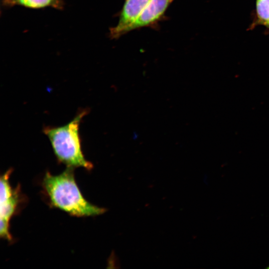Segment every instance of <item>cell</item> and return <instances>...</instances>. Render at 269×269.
Wrapping results in <instances>:
<instances>
[{"mask_svg":"<svg viewBox=\"0 0 269 269\" xmlns=\"http://www.w3.org/2000/svg\"><path fill=\"white\" fill-rule=\"evenodd\" d=\"M87 110L79 112L68 124L60 127H45L43 133L48 137L54 154L60 163L67 167H83L90 170L93 164L87 160L82 150L79 125Z\"/></svg>","mask_w":269,"mask_h":269,"instance_id":"obj_2","label":"cell"},{"mask_svg":"<svg viewBox=\"0 0 269 269\" xmlns=\"http://www.w3.org/2000/svg\"><path fill=\"white\" fill-rule=\"evenodd\" d=\"M74 168L67 167L61 174L52 175L47 171L42 185L49 205L76 217L95 216L107 209L92 204L82 195L75 179Z\"/></svg>","mask_w":269,"mask_h":269,"instance_id":"obj_1","label":"cell"},{"mask_svg":"<svg viewBox=\"0 0 269 269\" xmlns=\"http://www.w3.org/2000/svg\"><path fill=\"white\" fill-rule=\"evenodd\" d=\"M268 269H269V267H267Z\"/></svg>","mask_w":269,"mask_h":269,"instance_id":"obj_9","label":"cell"},{"mask_svg":"<svg viewBox=\"0 0 269 269\" xmlns=\"http://www.w3.org/2000/svg\"><path fill=\"white\" fill-rule=\"evenodd\" d=\"M269 23V0H256L255 17L251 26H266Z\"/></svg>","mask_w":269,"mask_h":269,"instance_id":"obj_7","label":"cell"},{"mask_svg":"<svg viewBox=\"0 0 269 269\" xmlns=\"http://www.w3.org/2000/svg\"><path fill=\"white\" fill-rule=\"evenodd\" d=\"M173 0H151L135 20L125 31L124 34L134 30L151 27L163 19Z\"/></svg>","mask_w":269,"mask_h":269,"instance_id":"obj_4","label":"cell"},{"mask_svg":"<svg viewBox=\"0 0 269 269\" xmlns=\"http://www.w3.org/2000/svg\"><path fill=\"white\" fill-rule=\"evenodd\" d=\"M1 5L4 7L20 6L31 9H41L52 7L62 9L63 0H1Z\"/></svg>","mask_w":269,"mask_h":269,"instance_id":"obj_6","label":"cell"},{"mask_svg":"<svg viewBox=\"0 0 269 269\" xmlns=\"http://www.w3.org/2000/svg\"><path fill=\"white\" fill-rule=\"evenodd\" d=\"M151 0H125L120 11L117 24L110 29L111 38L124 34L126 28L137 17Z\"/></svg>","mask_w":269,"mask_h":269,"instance_id":"obj_5","label":"cell"},{"mask_svg":"<svg viewBox=\"0 0 269 269\" xmlns=\"http://www.w3.org/2000/svg\"><path fill=\"white\" fill-rule=\"evenodd\" d=\"M12 171L9 169L0 176V236L9 242L12 237L9 231V222L23 198L20 189H13L10 186L9 178Z\"/></svg>","mask_w":269,"mask_h":269,"instance_id":"obj_3","label":"cell"},{"mask_svg":"<svg viewBox=\"0 0 269 269\" xmlns=\"http://www.w3.org/2000/svg\"><path fill=\"white\" fill-rule=\"evenodd\" d=\"M267 27V29L269 30V23L266 26Z\"/></svg>","mask_w":269,"mask_h":269,"instance_id":"obj_8","label":"cell"}]
</instances>
